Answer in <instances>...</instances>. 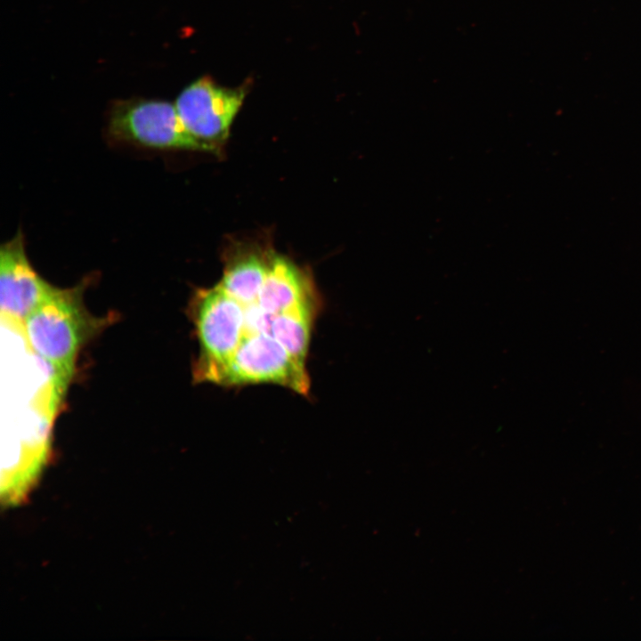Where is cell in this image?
I'll use <instances>...</instances> for the list:
<instances>
[{
  "mask_svg": "<svg viewBox=\"0 0 641 641\" xmlns=\"http://www.w3.org/2000/svg\"><path fill=\"white\" fill-rule=\"evenodd\" d=\"M53 288L29 263L20 231L1 246L0 315L9 329L23 337L28 317Z\"/></svg>",
  "mask_w": 641,
  "mask_h": 641,
  "instance_id": "5b68a950",
  "label": "cell"
},
{
  "mask_svg": "<svg viewBox=\"0 0 641 641\" xmlns=\"http://www.w3.org/2000/svg\"><path fill=\"white\" fill-rule=\"evenodd\" d=\"M83 286L54 287L28 317L23 340L51 369L53 406L58 404L73 377L82 346L101 327L82 299Z\"/></svg>",
  "mask_w": 641,
  "mask_h": 641,
  "instance_id": "7a4b0ae2",
  "label": "cell"
},
{
  "mask_svg": "<svg viewBox=\"0 0 641 641\" xmlns=\"http://www.w3.org/2000/svg\"><path fill=\"white\" fill-rule=\"evenodd\" d=\"M321 307L310 272L285 256L271 253L269 264L225 270L189 306L199 343L194 381L274 384L307 396V354Z\"/></svg>",
  "mask_w": 641,
  "mask_h": 641,
  "instance_id": "6da1fadb",
  "label": "cell"
},
{
  "mask_svg": "<svg viewBox=\"0 0 641 641\" xmlns=\"http://www.w3.org/2000/svg\"><path fill=\"white\" fill-rule=\"evenodd\" d=\"M244 87L228 88L208 77L182 91L174 106L187 131L211 152L220 150L245 99Z\"/></svg>",
  "mask_w": 641,
  "mask_h": 641,
  "instance_id": "277c9868",
  "label": "cell"
},
{
  "mask_svg": "<svg viewBox=\"0 0 641 641\" xmlns=\"http://www.w3.org/2000/svg\"><path fill=\"white\" fill-rule=\"evenodd\" d=\"M109 129L118 140L145 147L208 151L187 131L174 104L164 101H119L112 109Z\"/></svg>",
  "mask_w": 641,
  "mask_h": 641,
  "instance_id": "3957f363",
  "label": "cell"
}]
</instances>
